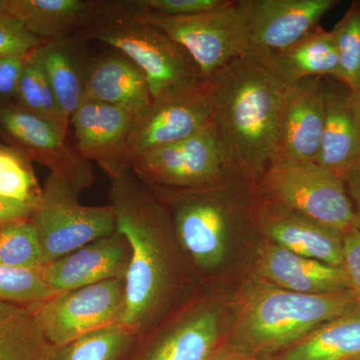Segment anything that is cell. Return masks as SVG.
<instances>
[{"mask_svg":"<svg viewBox=\"0 0 360 360\" xmlns=\"http://www.w3.org/2000/svg\"><path fill=\"white\" fill-rule=\"evenodd\" d=\"M142 184L167 188H193L232 174L227 167L212 123L182 141L160 146L132 161Z\"/></svg>","mask_w":360,"mask_h":360,"instance_id":"cell-10","label":"cell"},{"mask_svg":"<svg viewBox=\"0 0 360 360\" xmlns=\"http://www.w3.org/2000/svg\"><path fill=\"white\" fill-rule=\"evenodd\" d=\"M340 269L348 290L360 302V229L356 227L343 233L342 264Z\"/></svg>","mask_w":360,"mask_h":360,"instance_id":"cell-35","label":"cell"},{"mask_svg":"<svg viewBox=\"0 0 360 360\" xmlns=\"http://www.w3.org/2000/svg\"><path fill=\"white\" fill-rule=\"evenodd\" d=\"M0 129L30 161L49 168L78 193L92 186L91 165L68 142L63 132L44 118L15 103L0 104Z\"/></svg>","mask_w":360,"mask_h":360,"instance_id":"cell-11","label":"cell"},{"mask_svg":"<svg viewBox=\"0 0 360 360\" xmlns=\"http://www.w3.org/2000/svg\"><path fill=\"white\" fill-rule=\"evenodd\" d=\"M323 129L315 162L345 179L360 165V134L350 104L352 90L333 77L322 78Z\"/></svg>","mask_w":360,"mask_h":360,"instance_id":"cell-20","label":"cell"},{"mask_svg":"<svg viewBox=\"0 0 360 360\" xmlns=\"http://www.w3.org/2000/svg\"><path fill=\"white\" fill-rule=\"evenodd\" d=\"M37 206L26 205L0 196V225L32 217Z\"/></svg>","mask_w":360,"mask_h":360,"instance_id":"cell-37","label":"cell"},{"mask_svg":"<svg viewBox=\"0 0 360 360\" xmlns=\"http://www.w3.org/2000/svg\"><path fill=\"white\" fill-rule=\"evenodd\" d=\"M13 103L44 118L68 135L70 122L61 112L53 90L32 52L26 59Z\"/></svg>","mask_w":360,"mask_h":360,"instance_id":"cell-28","label":"cell"},{"mask_svg":"<svg viewBox=\"0 0 360 360\" xmlns=\"http://www.w3.org/2000/svg\"><path fill=\"white\" fill-rule=\"evenodd\" d=\"M208 360H270L264 359H258V357L250 356L239 352H232V350L225 349V348L219 347L215 349L212 356Z\"/></svg>","mask_w":360,"mask_h":360,"instance_id":"cell-39","label":"cell"},{"mask_svg":"<svg viewBox=\"0 0 360 360\" xmlns=\"http://www.w3.org/2000/svg\"><path fill=\"white\" fill-rule=\"evenodd\" d=\"M108 200L115 210L116 231L131 248L122 324L137 336L163 319L179 288L182 258L188 257L167 208L131 169L110 180Z\"/></svg>","mask_w":360,"mask_h":360,"instance_id":"cell-2","label":"cell"},{"mask_svg":"<svg viewBox=\"0 0 360 360\" xmlns=\"http://www.w3.org/2000/svg\"><path fill=\"white\" fill-rule=\"evenodd\" d=\"M258 195L340 232L354 229L345 180L314 161L279 158L255 186Z\"/></svg>","mask_w":360,"mask_h":360,"instance_id":"cell-6","label":"cell"},{"mask_svg":"<svg viewBox=\"0 0 360 360\" xmlns=\"http://www.w3.org/2000/svg\"><path fill=\"white\" fill-rule=\"evenodd\" d=\"M324 122L321 77H307L293 85L281 122V158L316 160Z\"/></svg>","mask_w":360,"mask_h":360,"instance_id":"cell-19","label":"cell"},{"mask_svg":"<svg viewBox=\"0 0 360 360\" xmlns=\"http://www.w3.org/2000/svg\"><path fill=\"white\" fill-rule=\"evenodd\" d=\"M255 224L265 240L333 266L342 264L343 233L257 193Z\"/></svg>","mask_w":360,"mask_h":360,"instance_id":"cell-16","label":"cell"},{"mask_svg":"<svg viewBox=\"0 0 360 360\" xmlns=\"http://www.w3.org/2000/svg\"><path fill=\"white\" fill-rule=\"evenodd\" d=\"M348 360H360V354L355 355L354 357H352V359H348Z\"/></svg>","mask_w":360,"mask_h":360,"instance_id":"cell-41","label":"cell"},{"mask_svg":"<svg viewBox=\"0 0 360 360\" xmlns=\"http://www.w3.org/2000/svg\"><path fill=\"white\" fill-rule=\"evenodd\" d=\"M360 354V305L270 360H348Z\"/></svg>","mask_w":360,"mask_h":360,"instance_id":"cell-23","label":"cell"},{"mask_svg":"<svg viewBox=\"0 0 360 360\" xmlns=\"http://www.w3.org/2000/svg\"><path fill=\"white\" fill-rule=\"evenodd\" d=\"M33 309L47 341L52 347H60L92 331L122 324L125 278L63 291Z\"/></svg>","mask_w":360,"mask_h":360,"instance_id":"cell-9","label":"cell"},{"mask_svg":"<svg viewBox=\"0 0 360 360\" xmlns=\"http://www.w3.org/2000/svg\"><path fill=\"white\" fill-rule=\"evenodd\" d=\"M212 124L232 174L255 184L281 158L284 104L295 82L269 52L250 49L208 79Z\"/></svg>","mask_w":360,"mask_h":360,"instance_id":"cell-1","label":"cell"},{"mask_svg":"<svg viewBox=\"0 0 360 360\" xmlns=\"http://www.w3.org/2000/svg\"><path fill=\"white\" fill-rule=\"evenodd\" d=\"M222 314L206 300L184 307L135 338L130 360H208L222 340Z\"/></svg>","mask_w":360,"mask_h":360,"instance_id":"cell-13","label":"cell"},{"mask_svg":"<svg viewBox=\"0 0 360 360\" xmlns=\"http://www.w3.org/2000/svg\"><path fill=\"white\" fill-rule=\"evenodd\" d=\"M212 87L206 79L153 99L148 111L134 120L129 141L130 161L195 134L212 123Z\"/></svg>","mask_w":360,"mask_h":360,"instance_id":"cell-12","label":"cell"},{"mask_svg":"<svg viewBox=\"0 0 360 360\" xmlns=\"http://www.w3.org/2000/svg\"><path fill=\"white\" fill-rule=\"evenodd\" d=\"M129 4L135 15L160 28L181 45L206 80L250 49L238 1L189 16L160 15L141 8L134 0H129Z\"/></svg>","mask_w":360,"mask_h":360,"instance_id":"cell-8","label":"cell"},{"mask_svg":"<svg viewBox=\"0 0 360 360\" xmlns=\"http://www.w3.org/2000/svg\"><path fill=\"white\" fill-rule=\"evenodd\" d=\"M338 0H240L250 49L278 52L317 27ZM248 49V51H250Z\"/></svg>","mask_w":360,"mask_h":360,"instance_id":"cell-14","label":"cell"},{"mask_svg":"<svg viewBox=\"0 0 360 360\" xmlns=\"http://www.w3.org/2000/svg\"><path fill=\"white\" fill-rule=\"evenodd\" d=\"M350 104H352V112H354V120L360 134V89L352 91Z\"/></svg>","mask_w":360,"mask_h":360,"instance_id":"cell-40","label":"cell"},{"mask_svg":"<svg viewBox=\"0 0 360 360\" xmlns=\"http://www.w3.org/2000/svg\"><path fill=\"white\" fill-rule=\"evenodd\" d=\"M338 66L335 79L352 91L360 89V1L354 2L333 32Z\"/></svg>","mask_w":360,"mask_h":360,"instance_id":"cell-30","label":"cell"},{"mask_svg":"<svg viewBox=\"0 0 360 360\" xmlns=\"http://www.w3.org/2000/svg\"><path fill=\"white\" fill-rule=\"evenodd\" d=\"M257 277L302 295H333L348 290L340 267L296 255L264 240L255 260Z\"/></svg>","mask_w":360,"mask_h":360,"instance_id":"cell-18","label":"cell"},{"mask_svg":"<svg viewBox=\"0 0 360 360\" xmlns=\"http://www.w3.org/2000/svg\"><path fill=\"white\" fill-rule=\"evenodd\" d=\"M131 260V248L118 231L44 264L45 281L56 293L77 290L108 279L125 278Z\"/></svg>","mask_w":360,"mask_h":360,"instance_id":"cell-17","label":"cell"},{"mask_svg":"<svg viewBox=\"0 0 360 360\" xmlns=\"http://www.w3.org/2000/svg\"><path fill=\"white\" fill-rule=\"evenodd\" d=\"M86 0H0V14L20 20L44 40L68 39L89 8Z\"/></svg>","mask_w":360,"mask_h":360,"instance_id":"cell-22","label":"cell"},{"mask_svg":"<svg viewBox=\"0 0 360 360\" xmlns=\"http://www.w3.org/2000/svg\"><path fill=\"white\" fill-rule=\"evenodd\" d=\"M347 186V193L354 205L355 213L354 227L360 229V165L348 172L343 179Z\"/></svg>","mask_w":360,"mask_h":360,"instance_id":"cell-38","label":"cell"},{"mask_svg":"<svg viewBox=\"0 0 360 360\" xmlns=\"http://www.w3.org/2000/svg\"><path fill=\"white\" fill-rule=\"evenodd\" d=\"M0 264L25 269H41V248L30 219L0 225Z\"/></svg>","mask_w":360,"mask_h":360,"instance_id":"cell-31","label":"cell"},{"mask_svg":"<svg viewBox=\"0 0 360 360\" xmlns=\"http://www.w3.org/2000/svg\"><path fill=\"white\" fill-rule=\"evenodd\" d=\"M41 191L30 160L13 146L0 144V196L37 206Z\"/></svg>","mask_w":360,"mask_h":360,"instance_id":"cell-29","label":"cell"},{"mask_svg":"<svg viewBox=\"0 0 360 360\" xmlns=\"http://www.w3.org/2000/svg\"><path fill=\"white\" fill-rule=\"evenodd\" d=\"M84 97L110 104L141 117L153 103L143 71L122 54L92 63L84 75Z\"/></svg>","mask_w":360,"mask_h":360,"instance_id":"cell-21","label":"cell"},{"mask_svg":"<svg viewBox=\"0 0 360 360\" xmlns=\"http://www.w3.org/2000/svg\"><path fill=\"white\" fill-rule=\"evenodd\" d=\"M359 305L349 290L302 295L255 276L243 288L236 319L219 347L258 359H271Z\"/></svg>","mask_w":360,"mask_h":360,"instance_id":"cell-3","label":"cell"},{"mask_svg":"<svg viewBox=\"0 0 360 360\" xmlns=\"http://www.w3.org/2000/svg\"><path fill=\"white\" fill-rule=\"evenodd\" d=\"M51 349L33 305L0 302V360H49Z\"/></svg>","mask_w":360,"mask_h":360,"instance_id":"cell-26","label":"cell"},{"mask_svg":"<svg viewBox=\"0 0 360 360\" xmlns=\"http://www.w3.org/2000/svg\"><path fill=\"white\" fill-rule=\"evenodd\" d=\"M269 53L278 70L292 82L307 77H333L338 70L335 37L319 26L288 49Z\"/></svg>","mask_w":360,"mask_h":360,"instance_id":"cell-25","label":"cell"},{"mask_svg":"<svg viewBox=\"0 0 360 360\" xmlns=\"http://www.w3.org/2000/svg\"><path fill=\"white\" fill-rule=\"evenodd\" d=\"M41 270L0 264V302L39 304L56 295Z\"/></svg>","mask_w":360,"mask_h":360,"instance_id":"cell-32","label":"cell"},{"mask_svg":"<svg viewBox=\"0 0 360 360\" xmlns=\"http://www.w3.org/2000/svg\"><path fill=\"white\" fill-rule=\"evenodd\" d=\"M44 42L28 32L20 20L0 14V58L30 56Z\"/></svg>","mask_w":360,"mask_h":360,"instance_id":"cell-33","label":"cell"},{"mask_svg":"<svg viewBox=\"0 0 360 360\" xmlns=\"http://www.w3.org/2000/svg\"><path fill=\"white\" fill-rule=\"evenodd\" d=\"M70 40H97L139 66L153 99L205 79L193 58L160 28L135 15L129 0L90 1Z\"/></svg>","mask_w":360,"mask_h":360,"instance_id":"cell-4","label":"cell"},{"mask_svg":"<svg viewBox=\"0 0 360 360\" xmlns=\"http://www.w3.org/2000/svg\"><path fill=\"white\" fill-rule=\"evenodd\" d=\"M134 120L122 108L84 97L70 116L75 148L115 179L131 169L129 141Z\"/></svg>","mask_w":360,"mask_h":360,"instance_id":"cell-15","label":"cell"},{"mask_svg":"<svg viewBox=\"0 0 360 360\" xmlns=\"http://www.w3.org/2000/svg\"><path fill=\"white\" fill-rule=\"evenodd\" d=\"M148 187L167 208L182 250L193 265L205 270L224 262L239 214L257 205L255 186L236 174L193 188Z\"/></svg>","mask_w":360,"mask_h":360,"instance_id":"cell-5","label":"cell"},{"mask_svg":"<svg viewBox=\"0 0 360 360\" xmlns=\"http://www.w3.org/2000/svg\"><path fill=\"white\" fill-rule=\"evenodd\" d=\"M231 0H134L150 13L165 16H189L227 6Z\"/></svg>","mask_w":360,"mask_h":360,"instance_id":"cell-34","label":"cell"},{"mask_svg":"<svg viewBox=\"0 0 360 360\" xmlns=\"http://www.w3.org/2000/svg\"><path fill=\"white\" fill-rule=\"evenodd\" d=\"M49 80L61 112L68 122L84 98V75L70 39L44 42L32 52Z\"/></svg>","mask_w":360,"mask_h":360,"instance_id":"cell-24","label":"cell"},{"mask_svg":"<svg viewBox=\"0 0 360 360\" xmlns=\"http://www.w3.org/2000/svg\"><path fill=\"white\" fill-rule=\"evenodd\" d=\"M27 56L0 58V101L1 103H11V101L13 103Z\"/></svg>","mask_w":360,"mask_h":360,"instance_id":"cell-36","label":"cell"},{"mask_svg":"<svg viewBox=\"0 0 360 360\" xmlns=\"http://www.w3.org/2000/svg\"><path fill=\"white\" fill-rule=\"evenodd\" d=\"M136 335L122 324L98 329L60 347H52L49 360H123Z\"/></svg>","mask_w":360,"mask_h":360,"instance_id":"cell-27","label":"cell"},{"mask_svg":"<svg viewBox=\"0 0 360 360\" xmlns=\"http://www.w3.org/2000/svg\"><path fill=\"white\" fill-rule=\"evenodd\" d=\"M79 195L54 175L45 180L41 198L30 217L39 236L44 265L116 231L115 212L110 203L82 205Z\"/></svg>","mask_w":360,"mask_h":360,"instance_id":"cell-7","label":"cell"}]
</instances>
